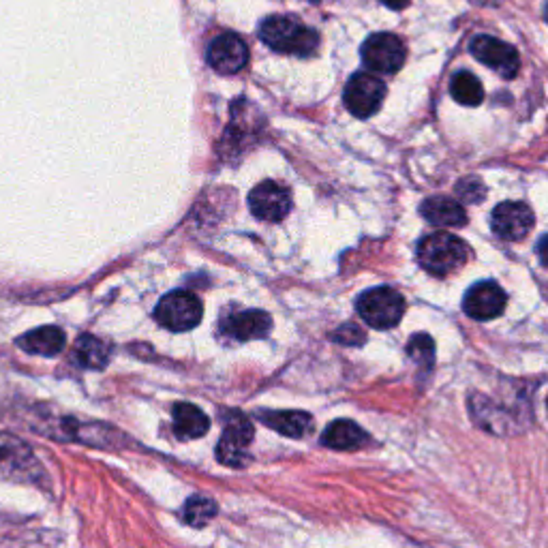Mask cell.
<instances>
[{
	"label": "cell",
	"mask_w": 548,
	"mask_h": 548,
	"mask_svg": "<svg viewBox=\"0 0 548 548\" xmlns=\"http://www.w3.org/2000/svg\"><path fill=\"white\" fill-rule=\"evenodd\" d=\"M260 37L268 48L281 54L311 56L319 45V37L315 30L304 26L296 18H289V15H274V18H268L260 28Z\"/></svg>",
	"instance_id": "1"
},
{
	"label": "cell",
	"mask_w": 548,
	"mask_h": 548,
	"mask_svg": "<svg viewBox=\"0 0 548 548\" xmlns=\"http://www.w3.org/2000/svg\"><path fill=\"white\" fill-rule=\"evenodd\" d=\"M469 260V247L465 242L448 232H437L426 236L418 245L420 266L435 274V277H448L454 270L465 266Z\"/></svg>",
	"instance_id": "2"
},
{
	"label": "cell",
	"mask_w": 548,
	"mask_h": 548,
	"mask_svg": "<svg viewBox=\"0 0 548 548\" xmlns=\"http://www.w3.org/2000/svg\"><path fill=\"white\" fill-rule=\"evenodd\" d=\"M356 309L369 326L377 330H388L401 322L405 313V300L397 289L375 287L358 298Z\"/></svg>",
	"instance_id": "3"
},
{
	"label": "cell",
	"mask_w": 548,
	"mask_h": 548,
	"mask_svg": "<svg viewBox=\"0 0 548 548\" xmlns=\"http://www.w3.org/2000/svg\"><path fill=\"white\" fill-rule=\"evenodd\" d=\"M202 313L200 298L185 292V289H176V292L161 298L155 309V319L167 330L187 332L202 322Z\"/></svg>",
	"instance_id": "4"
},
{
	"label": "cell",
	"mask_w": 548,
	"mask_h": 548,
	"mask_svg": "<svg viewBox=\"0 0 548 548\" xmlns=\"http://www.w3.org/2000/svg\"><path fill=\"white\" fill-rule=\"evenodd\" d=\"M347 110L358 118H369L379 112L386 99V84L371 73H356L343 93Z\"/></svg>",
	"instance_id": "5"
},
{
	"label": "cell",
	"mask_w": 548,
	"mask_h": 548,
	"mask_svg": "<svg viewBox=\"0 0 548 548\" xmlns=\"http://www.w3.org/2000/svg\"><path fill=\"white\" fill-rule=\"evenodd\" d=\"M253 441V424L242 414H232L225 420V429L217 446V459L223 465L242 467L249 463L247 448Z\"/></svg>",
	"instance_id": "6"
},
{
	"label": "cell",
	"mask_w": 548,
	"mask_h": 548,
	"mask_svg": "<svg viewBox=\"0 0 548 548\" xmlns=\"http://www.w3.org/2000/svg\"><path fill=\"white\" fill-rule=\"evenodd\" d=\"M362 60L371 71L397 73L405 63V45L397 35H371L362 45Z\"/></svg>",
	"instance_id": "7"
},
{
	"label": "cell",
	"mask_w": 548,
	"mask_h": 548,
	"mask_svg": "<svg viewBox=\"0 0 548 548\" xmlns=\"http://www.w3.org/2000/svg\"><path fill=\"white\" fill-rule=\"evenodd\" d=\"M249 208L260 221L279 223L292 210V193L274 180L260 182L249 195Z\"/></svg>",
	"instance_id": "8"
},
{
	"label": "cell",
	"mask_w": 548,
	"mask_h": 548,
	"mask_svg": "<svg viewBox=\"0 0 548 548\" xmlns=\"http://www.w3.org/2000/svg\"><path fill=\"white\" fill-rule=\"evenodd\" d=\"M471 54H474L482 65L491 67L506 80H512L521 67V58L512 45L489 35H478L471 41Z\"/></svg>",
	"instance_id": "9"
},
{
	"label": "cell",
	"mask_w": 548,
	"mask_h": 548,
	"mask_svg": "<svg viewBox=\"0 0 548 548\" xmlns=\"http://www.w3.org/2000/svg\"><path fill=\"white\" fill-rule=\"evenodd\" d=\"M534 212L523 202H504L499 204L491 215V227L493 232L501 240H523L531 227H534Z\"/></svg>",
	"instance_id": "10"
},
{
	"label": "cell",
	"mask_w": 548,
	"mask_h": 548,
	"mask_svg": "<svg viewBox=\"0 0 548 548\" xmlns=\"http://www.w3.org/2000/svg\"><path fill=\"white\" fill-rule=\"evenodd\" d=\"M506 292L493 281H480L465 294L463 311L478 322L495 319L506 309Z\"/></svg>",
	"instance_id": "11"
},
{
	"label": "cell",
	"mask_w": 548,
	"mask_h": 548,
	"mask_svg": "<svg viewBox=\"0 0 548 548\" xmlns=\"http://www.w3.org/2000/svg\"><path fill=\"white\" fill-rule=\"evenodd\" d=\"M208 63L212 69H217L225 75L242 71L249 63L247 43L234 33L219 35L208 45Z\"/></svg>",
	"instance_id": "12"
},
{
	"label": "cell",
	"mask_w": 548,
	"mask_h": 548,
	"mask_svg": "<svg viewBox=\"0 0 548 548\" xmlns=\"http://www.w3.org/2000/svg\"><path fill=\"white\" fill-rule=\"evenodd\" d=\"M272 328V317L264 311H245L227 317L223 322V330L230 334V337L238 341H253V339H264Z\"/></svg>",
	"instance_id": "13"
},
{
	"label": "cell",
	"mask_w": 548,
	"mask_h": 548,
	"mask_svg": "<svg viewBox=\"0 0 548 548\" xmlns=\"http://www.w3.org/2000/svg\"><path fill=\"white\" fill-rule=\"evenodd\" d=\"M420 210L422 217L437 227H463L467 223L463 206L452 197H429Z\"/></svg>",
	"instance_id": "14"
},
{
	"label": "cell",
	"mask_w": 548,
	"mask_h": 548,
	"mask_svg": "<svg viewBox=\"0 0 548 548\" xmlns=\"http://www.w3.org/2000/svg\"><path fill=\"white\" fill-rule=\"evenodd\" d=\"M65 343V332L56 326H41L37 330H30L18 341L24 352L37 356H56L63 352Z\"/></svg>",
	"instance_id": "15"
},
{
	"label": "cell",
	"mask_w": 548,
	"mask_h": 548,
	"mask_svg": "<svg viewBox=\"0 0 548 548\" xmlns=\"http://www.w3.org/2000/svg\"><path fill=\"white\" fill-rule=\"evenodd\" d=\"M210 429V420L200 407L191 403L174 405V431L182 439H197L206 435Z\"/></svg>",
	"instance_id": "16"
},
{
	"label": "cell",
	"mask_w": 548,
	"mask_h": 548,
	"mask_svg": "<svg viewBox=\"0 0 548 548\" xmlns=\"http://www.w3.org/2000/svg\"><path fill=\"white\" fill-rule=\"evenodd\" d=\"M367 433L352 420H337L332 422L322 435V444L334 450H356L364 441H367Z\"/></svg>",
	"instance_id": "17"
},
{
	"label": "cell",
	"mask_w": 548,
	"mask_h": 548,
	"mask_svg": "<svg viewBox=\"0 0 548 548\" xmlns=\"http://www.w3.org/2000/svg\"><path fill=\"white\" fill-rule=\"evenodd\" d=\"M264 424L285 437L300 439L311 431L313 422L304 411H268V414H264Z\"/></svg>",
	"instance_id": "18"
},
{
	"label": "cell",
	"mask_w": 548,
	"mask_h": 548,
	"mask_svg": "<svg viewBox=\"0 0 548 548\" xmlns=\"http://www.w3.org/2000/svg\"><path fill=\"white\" fill-rule=\"evenodd\" d=\"M75 356H78V362L86 369H105L110 362V347L105 345L97 337H82L78 343H75Z\"/></svg>",
	"instance_id": "19"
},
{
	"label": "cell",
	"mask_w": 548,
	"mask_h": 548,
	"mask_svg": "<svg viewBox=\"0 0 548 548\" xmlns=\"http://www.w3.org/2000/svg\"><path fill=\"white\" fill-rule=\"evenodd\" d=\"M450 93H452L454 101H459L461 105H467V108H476V105H480L484 101V88L476 75L469 71H461L454 75L452 84H450Z\"/></svg>",
	"instance_id": "20"
},
{
	"label": "cell",
	"mask_w": 548,
	"mask_h": 548,
	"mask_svg": "<svg viewBox=\"0 0 548 548\" xmlns=\"http://www.w3.org/2000/svg\"><path fill=\"white\" fill-rule=\"evenodd\" d=\"M217 512H219V508L215 501L208 497H202V495H195L185 504V512H182V516H185V521L189 525L204 527L210 519H215Z\"/></svg>",
	"instance_id": "21"
},
{
	"label": "cell",
	"mask_w": 548,
	"mask_h": 548,
	"mask_svg": "<svg viewBox=\"0 0 548 548\" xmlns=\"http://www.w3.org/2000/svg\"><path fill=\"white\" fill-rule=\"evenodd\" d=\"M407 352L420 364V367L429 369L435 360V343L429 334H416V337L409 341Z\"/></svg>",
	"instance_id": "22"
},
{
	"label": "cell",
	"mask_w": 548,
	"mask_h": 548,
	"mask_svg": "<svg viewBox=\"0 0 548 548\" xmlns=\"http://www.w3.org/2000/svg\"><path fill=\"white\" fill-rule=\"evenodd\" d=\"M456 193L461 195V200L465 202H482L484 200V185L478 178H465L463 182H459V187H456Z\"/></svg>",
	"instance_id": "23"
},
{
	"label": "cell",
	"mask_w": 548,
	"mask_h": 548,
	"mask_svg": "<svg viewBox=\"0 0 548 548\" xmlns=\"http://www.w3.org/2000/svg\"><path fill=\"white\" fill-rule=\"evenodd\" d=\"M334 339H337L339 343H345V345H362L364 343V332L354 324H347V326H343V328H339L337 332H334Z\"/></svg>",
	"instance_id": "24"
},
{
	"label": "cell",
	"mask_w": 548,
	"mask_h": 548,
	"mask_svg": "<svg viewBox=\"0 0 548 548\" xmlns=\"http://www.w3.org/2000/svg\"><path fill=\"white\" fill-rule=\"evenodd\" d=\"M538 257L540 262L548 268V234L538 242Z\"/></svg>",
	"instance_id": "25"
},
{
	"label": "cell",
	"mask_w": 548,
	"mask_h": 548,
	"mask_svg": "<svg viewBox=\"0 0 548 548\" xmlns=\"http://www.w3.org/2000/svg\"><path fill=\"white\" fill-rule=\"evenodd\" d=\"M382 3L390 9H403L409 3V0H382Z\"/></svg>",
	"instance_id": "26"
},
{
	"label": "cell",
	"mask_w": 548,
	"mask_h": 548,
	"mask_svg": "<svg viewBox=\"0 0 548 548\" xmlns=\"http://www.w3.org/2000/svg\"><path fill=\"white\" fill-rule=\"evenodd\" d=\"M546 22H548V7H546Z\"/></svg>",
	"instance_id": "27"
}]
</instances>
